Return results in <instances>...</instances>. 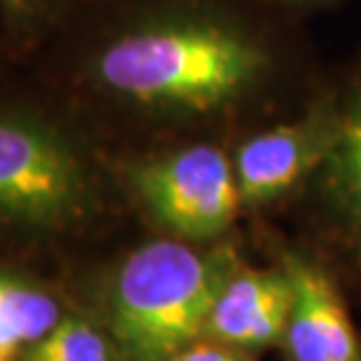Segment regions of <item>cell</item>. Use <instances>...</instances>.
Returning a JSON list of instances; mask_svg holds the SVG:
<instances>
[{"mask_svg":"<svg viewBox=\"0 0 361 361\" xmlns=\"http://www.w3.org/2000/svg\"><path fill=\"white\" fill-rule=\"evenodd\" d=\"M266 51L233 26L207 19L166 21L117 37L98 59V78L142 105L210 112L250 91Z\"/></svg>","mask_w":361,"mask_h":361,"instance_id":"obj_1","label":"cell"},{"mask_svg":"<svg viewBox=\"0 0 361 361\" xmlns=\"http://www.w3.org/2000/svg\"><path fill=\"white\" fill-rule=\"evenodd\" d=\"M294 287L287 271H243L226 278L214 298L205 338L257 350L287 334Z\"/></svg>","mask_w":361,"mask_h":361,"instance_id":"obj_6","label":"cell"},{"mask_svg":"<svg viewBox=\"0 0 361 361\" xmlns=\"http://www.w3.org/2000/svg\"><path fill=\"white\" fill-rule=\"evenodd\" d=\"M294 287L287 345L294 361H361V348L341 294L329 275L303 259L284 264Z\"/></svg>","mask_w":361,"mask_h":361,"instance_id":"obj_7","label":"cell"},{"mask_svg":"<svg viewBox=\"0 0 361 361\" xmlns=\"http://www.w3.org/2000/svg\"><path fill=\"white\" fill-rule=\"evenodd\" d=\"M26 361H112L107 341L78 317H61L40 341L28 345Z\"/></svg>","mask_w":361,"mask_h":361,"instance_id":"obj_10","label":"cell"},{"mask_svg":"<svg viewBox=\"0 0 361 361\" xmlns=\"http://www.w3.org/2000/svg\"><path fill=\"white\" fill-rule=\"evenodd\" d=\"M326 187L361 257V84L336 117L331 147L324 159Z\"/></svg>","mask_w":361,"mask_h":361,"instance_id":"obj_8","label":"cell"},{"mask_svg":"<svg viewBox=\"0 0 361 361\" xmlns=\"http://www.w3.org/2000/svg\"><path fill=\"white\" fill-rule=\"evenodd\" d=\"M133 184L152 217L189 240L224 233L243 205L235 166L214 145H191L145 161L135 168Z\"/></svg>","mask_w":361,"mask_h":361,"instance_id":"obj_3","label":"cell"},{"mask_svg":"<svg viewBox=\"0 0 361 361\" xmlns=\"http://www.w3.org/2000/svg\"><path fill=\"white\" fill-rule=\"evenodd\" d=\"M224 271L178 240H154L130 252L110 298L112 331L137 361H168L205 338Z\"/></svg>","mask_w":361,"mask_h":361,"instance_id":"obj_2","label":"cell"},{"mask_svg":"<svg viewBox=\"0 0 361 361\" xmlns=\"http://www.w3.org/2000/svg\"><path fill=\"white\" fill-rule=\"evenodd\" d=\"M5 7H10V10H24L28 5V0H3Z\"/></svg>","mask_w":361,"mask_h":361,"instance_id":"obj_12","label":"cell"},{"mask_svg":"<svg viewBox=\"0 0 361 361\" xmlns=\"http://www.w3.org/2000/svg\"><path fill=\"white\" fill-rule=\"evenodd\" d=\"M334 126L336 117L331 114H314L245 140L233 161L243 203L273 201L294 187L305 173L324 164Z\"/></svg>","mask_w":361,"mask_h":361,"instance_id":"obj_5","label":"cell"},{"mask_svg":"<svg viewBox=\"0 0 361 361\" xmlns=\"http://www.w3.org/2000/svg\"><path fill=\"white\" fill-rule=\"evenodd\" d=\"M84 194L80 161L51 130L0 117V217L63 224L82 210Z\"/></svg>","mask_w":361,"mask_h":361,"instance_id":"obj_4","label":"cell"},{"mask_svg":"<svg viewBox=\"0 0 361 361\" xmlns=\"http://www.w3.org/2000/svg\"><path fill=\"white\" fill-rule=\"evenodd\" d=\"M61 319L59 303L47 291L14 275L0 273V359H12Z\"/></svg>","mask_w":361,"mask_h":361,"instance_id":"obj_9","label":"cell"},{"mask_svg":"<svg viewBox=\"0 0 361 361\" xmlns=\"http://www.w3.org/2000/svg\"><path fill=\"white\" fill-rule=\"evenodd\" d=\"M0 361H10V359H0Z\"/></svg>","mask_w":361,"mask_h":361,"instance_id":"obj_13","label":"cell"},{"mask_svg":"<svg viewBox=\"0 0 361 361\" xmlns=\"http://www.w3.org/2000/svg\"><path fill=\"white\" fill-rule=\"evenodd\" d=\"M168 361H243V359H238L233 352L228 350V345H221L214 341V343L189 345V348H184Z\"/></svg>","mask_w":361,"mask_h":361,"instance_id":"obj_11","label":"cell"}]
</instances>
